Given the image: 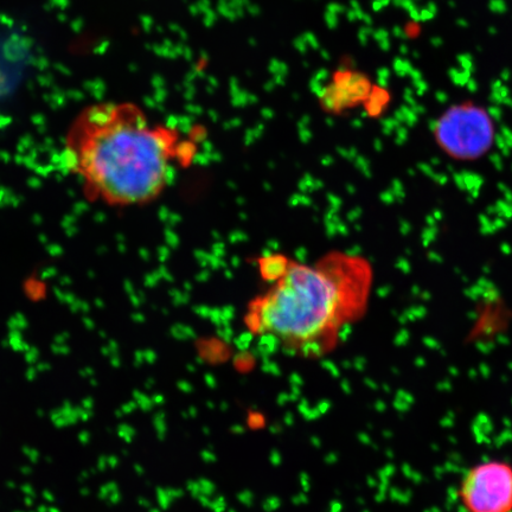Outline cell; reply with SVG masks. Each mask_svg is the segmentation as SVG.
<instances>
[{
  "label": "cell",
  "instance_id": "cell-9",
  "mask_svg": "<svg viewBox=\"0 0 512 512\" xmlns=\"http://www.w3.org/2000/svg\"><path fill=\"white\" fill-rule=\"evenodd\" d=\"M202 458L204 460H206L207 463H214L216 462V456L214 453H211V452H203L202 453Z\"/></svg>",
  "mask_w": 512,
  "mask_h": 512
},
{
  "label": "cell",
  "instance_id": "cell-2",
  "mask_svg": "<svg viewBox=\"0 0 512 512\" xmlns=\"http://www.w3.org/2000/svg\"><path fill=\"white\" fill-rule=\"evenodd\" d=\"M373 279V267L360 255L331 252L311 264L288 259L249 304V332L274 337L287 355L323 356L366 313Z\"/></svg>",
  "mask_w": 512,
  "mask_h": 512
},
{
  "label": "cell",
  "instance_id": "cell-11",
  "mask_svg": "<svg viewBox=\"0 0 512 512\" xmlns=\"http://www.w3.org/2000/svg\"><path fill=\"white\" fill-rule=\"evenodd\" d=\"M206 382L210 388H215L217 386V381L213 375H206Z\"/></svg>",
  "mask_w": 512,
  "mask_h": 512
},
{
  "label": "cell",
  "instance_id": "cell-3",
  "mask_svg": "<svg viewBox=\"0 0 512 512\" xmlns=\"http://www.w3.org/2000/svg\"><path fill=\"white\" fill-rule=\"evenodd\" d=\"M435 142L447 156L472 162L488 153L495 142V123L484 107L464 102L451 106L434 124Z\"/></svg>",
  "mask_w": 512,
  "mask_h": 512
},
{
  "label": "cell",
  "instance_id": "cell-7",
  "mask_svg": "<svg viewBox=\"0 0 512 512\" xmlns=\"http://www.w3.org/2000/svg\"><path fill=\"white\" fill-rule=\"evenodd\" d=\"M264 370L268 371V373H271L273 375H279L280 374V369L277 366V364L272 363L270 361H266L265 362Z\"/></svg>",
  "mask_w": 512,
  "mask_h": 512
},
{
  "label": "cell",
  "instance_id": "cell-10",
  "mask_svg": "<svg viewBox=\"0 0 512 512\" xmlns=\"http://www.w3.org/2000/svg\"><path fill=\"white\" fill-rule=\"evenodd\" d=\"M271 460H272V464L274 466H279L281 464V460H283V458H281V456L278 452H273L272 456H271Z\"/></svg>",
  "mask_w": 512,
  "mask_h": 512
},
{
  "label": "cell",
  "instance_id": "cell-14",
  "mask_svg": "<svg viewBox=\"0 0 512 512\" xmlns=\"http://www.w3.org/2000/svg\"><path fill=\"white\" fill-rule=\"evenodd\" d=\"M179 387H181V390H183V392L185 393H189L191 392V384H189L188 382H184L182 381L181 384H179Z\"/></svg>",
  "mask_w": 512,
  "mask_h": 512
},
{
  "label": "cell",
  "instance_id": "cell-8",
  "mask_svg": "<svg viewBox=\"0 0 512 512\" xmlns=\"http://www.w3.org/2000/svg\"><path fill=\"white\" fill-rule=\"evenodd\" d=\"M331 407V403L329 401H322L318 403L317 409L320 415L325 414L329 411V408Z\"/></svg>",
  "mask_w": 512,
  "mask_h": 512
},
{
  "label": "cell",
  "instance_id": "cell-6",
  "mask_svg": "<svg viewBox=\"0 0 512 512\" xmlns=\"http://www.w3.org/2000/svg\"><path fill=\"white\" fill-rule=\"evenodd\" d=\"M253 339L252 332H247L246 335H243L240 338V341H236V347H238L240 350H246L249 347V344H251Z\"/></svg>",
  "mask_w": 512,
  "mask_h": 512
},
{
  "label": "cell",
  "instance_id": "cell-13",
  "mask_svg": "<svg viewBox=\"0 0 512 512\" xmlns=\"http://www.w3.org/2000/svg\"><path fill=\"white\" fill-rule=\"evenodd\" d=\"M291 382L294 383V387H297V382L299 383V386H302L303 379L298 374H293L291 376Z\"/></svg>",
  "mask_w": 512,
  "mask_h": 512
},
{
  "label": "cell",
  "instance_id": "cell-1",
  "mask_svg": "<svg viewBox=\"0 0 512 512\" xmlns=\"http://www.w3.org/2000/svg\"><path fill=\"white\" fill-rule=\"evenodd\" d=\"M64 163L88 201L124 209L162 196L181 159V133L130 102L89 105L69 125Z\"/></svg>",
  "mask_w": 512,
  "mask_h": 512
},
{
  "label": "cell",
  "instance_id": "cell-4",
  "mask_svg": "<svg viewBox=\"0 0 512 512\" xmlns=\"http://www.w3.org/2000/svg\"><path fill=\"white\" fill-rule=\"evenodd\" d=\"M458 498L466 512H512V466L491 460L471 467Z\"/></svg>",
  "mask_w": 512,
  "mask_h": 512
},
{
  "label": "cell",
  "instance_id": "cell-12",
  "mask_svg": "<svg viewBox=\"0 0 512 512\" xmlns=\"http://www.w3.org/2000/svg\"><path fill=\"white\" fill-rule=\"evenodd\" d=\"M241 495L246 497V499H243V501L241 503H245V504L253 503L254 496H253L252 492H242Z\"/></svg>",
  "mask_w": 512,
  "mask_h": 512
},
{
  "label": "cell",
  "instance_id": "cell-5",
  "mask_svg": "<svg viewBox=\"0 0 512 512\" xmlns=\"http://www.w3.org/2000/svg\"><path fill=\"white\" fill-rule=\"evenodd\" d=\"M370 81L366 76L343 70L334 76V83L322 94V104L332 111L355 106L370 94Z\"/></svg>",
  "mask_w": 512,
  "mask_h": 512
}]
</instances>
